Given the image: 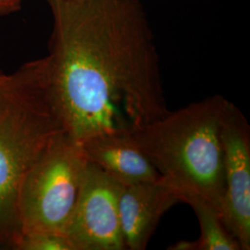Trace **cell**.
<instances>
[{
  "instance_id": "1",
  "label": "cell",
  "mask_w": 250,
  "mask_h": 250,
  "mask_svg": "<svg viewBox=\"0 0 250 250\" xmlns=\"http://www.w3.org/2000/svg\"><path fill=\"white\" fill-rule=\"evenodd\" d=\"M48 83L79 144L165 115L160 58L140 0H48Z\"/></svg>"
},
{
  "instance_id": "2",
  "label": "cell",
  "mask_w": 250,
  "mask_h": 250,
  "mask_svg": "<svg viewBox=\"0 0 250 250\" xmlns=\"http://www.w3.org/2000/svg\"><path fill=\"white\" fill-rule=\"evenodd\" d=\"M66 132L50 89L45 58L0 79V243L20 234L18 197L28 171Z\"/></svg>"
},
{
  "instance_id": "3",
  "label": "cell",
  "mask_w": 250,
  "mask_h": 250,
  "mask_svg": "<svg viewBox=\"0 0 250 250\" xmlns=\"http://www.w3.org/2000/svg\"><path fill=\"white\" fill-rule=\"evenodd\" d=\"M226 101L220 95L206 98L169 110L128 134L161 176L204 197L220 215L225 192L221 133Z\"/></svg>"
},
{
  "instance_id": "4",
  "label": "cell",
  "mask_w": 250,
  "mask_h": 250,
  "mask_svg": "<svg viewBox=\"0 0 250 250\" xmlns=\"http://www.w3.org/2000/svg\"><path fill=\"white\" fill-rule=\"evenodd\" d=\"M87 162L82 145L66 132L54 140L28 171L20 189V234L41 232L65 235Z\"/></svg>"
},
{
  "instance_id": "5",
  "label": "cell",
  "mask_w": 250,
  "mask_h": 250,
  "mask_svg": "<svg viewBox=\"0 0 250 250\" xmlns=\"http://www.w3.org/2000/svg\"><path fill=\"white\" fill-rule=\"evenodd\" d=\"M124 186L87 162L65 235L73 250H124L119 199Z\"/></svg>"
},
{
  "instance_id": "6",
  "label": "cell",
  "mask_w": 250,
  "mask_h": 250,
  "mask_svg": "<svg viewBox=\"0 0 250 250\" xmlns=\"http://www.w3.org/2000/svg\"><path fill=\"white\" fill-rule=\"evenodd\" d=\"M224 192L222 220L241 250H250V126L227 99L222 120Z\"/></svg>"
},
{
  "instance_id": "7",
  "label": "cell",
  "mask_w": 250,
  "mask_h": 250,
  "mask_svg": "<svg viewBox=\"0 0 250 250\" xmlns=\"http://www.w3.org/2000/svg\"><path fill=\"white\" fill-rule=\"evenodd\" d=\"M179 202L178 188L163 176L124 187L119 211L125 249L146 250L162 216Z\"/></svg>"
},
{
  "instance_id": "8",
  "label": "cell",
  "mask_w": 250,
  "mask_h": 250,
  "mask_svg": "<svg viewBox=\"0 0 250 250\" xmlns=\"http://www.w3.org/2000/svg\"><path fill=\"white\" fill-rule=\"evenodd\" d=\"M81 145L87 161L124 187L162 177L128 134H103Z\"/></svg>"
},
{
  "instance_id": "9",
  "label": "cell",
  "mask_w": 250,
  "mask_h": 250,
  "mask_svg": "<svg viewBox=\"0 0 250 250\" xmlns=\"http://www.w3.org/2000/svg\"><path fill=\"white\" fill-rule=\"evenodd\" d=\"M178 191L181 202L190 206L197 215L200 227L197 250H241L214 206L195 192L181 189Z\"/></svg>"
},
{
  "instance_id": "10",
  "label": "cell",
  "mask_w": 250,
  "mask_h": 250,
  "mask_svg": "<svg viewBox=\"0 0 250 250\" xmlns=\"http://www.w3.org/2000/svg\"><path fill=\"white\" fill-rule=\"evenodd\" d=\"M11 247L18 250H73L66 235L53 232L21 233Z\"/></svg>"
},
{
  "instance_id": "11",
  "label": "cell",
  "mask_w": 250,
  "mask_h": 250,
  "mask_svg": "<svg viewBox=\"0 0 250 250\" xmlns=\"http://www.w3.org/2000/svg\"><path fill=\"white\" fill-rule=\"evenodd\" d=\"M22 0H0V14L15 11Z\"/></svg>"
},
{
  "instance_id": "12",
  "label": "cell",
  "mask_w": 250,
  "mask_h": 250,
  "mask_svg": "<svg viewBox=\"0 0 250 250\" xmlns=\"http://www.w3.org/2000/svg\"><path fill=\"white\" fill-rule=\"evenodd\" d=\"M169 250H197V241L181 240L170 246Z\"/></svg>"
},
{
  "instance_id": "13",
  "label": "cell",
  "mask_w": 250,
  "mask_h": 250,
  "mask_svg": "<svg viewBox=\"0 0 250 250\" xmlns=\"http://www.w3.org/2000/svg\"><path fill=\"white\" fill-rule=\"evenodd\" d=\"M5 75H6V74H5L4 72H2V71H0V79H2Z\"/></svg>"
}]
</instances>
